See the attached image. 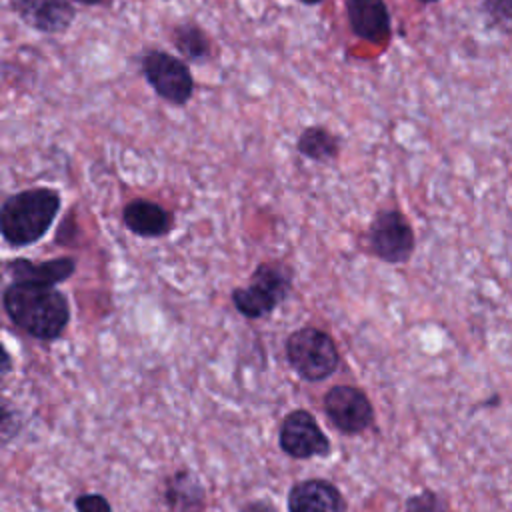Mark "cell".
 <instances>
[{
  "instance_id": "obj_19",
  "label": "cell",
  "mask_w": 512,
  "mask_h": 512,
  "mask_svg": "<svg viewBox=\"0 0 512 512\" xmlns=\"http://www.w3.org/2000/svg\"><path fill=\"white\" fill-rule=\"evenodd\" d=\"M486 8L490 16L502 22H512V0H486Z\"/></svg>"
},
{
  "instance_id": "obj_3",
  "label": "cell",
  "mask_w": 512,
  "mask_h": 512,
  "mask_svg": "<svg viewBox=\"0 0 512 512\" xmlns=\"http://www.w3.org/2000/svg\"><path fill=\"white\" fill-rule=\"evenodd\" d=\"M284 350L292 370L308 382L326 380L336 372L340 362L332 336L314 326H304L288 334Z\"/></svg>"
},
{
  "instance_id": "obj_10",
  "label": "cell",
  "mask_w": 512,
  "mask_h": 512,
  "mask_svg": "<svg viewBox=\"0 0 512 512\" xmlns=\"http://www.w3.org/2000/svg\"><path fill=\"white\" fill-rule=\"evenodd\" d=\"M350 30L372 44H386L392 32L390 10L384 0H346Z\"/></svg>"
},
{
  "instance_id": "obj_14",
  "label": "cell",
  "mask_w": 512,
  "mask_h": 512,
  "mask_svg": "<svg viewBox=\"0 0 512 512\" xmlns=\"http://www.w3.org/2000/svg\"><path fill=\"white\" fill-rule=\"evenodd\" d=\"M164 500L172 512H202L206 490L194 472L178 470L166 478Z\"/></svg>"
},
{
  "instance_id": "obj_22",
  "label": "cell",
  "mask_w": 512,
  "mask_h": 512,
  "mask_svg": "<svg viewBox=\"0 0 512 512\" xmlns=\"http://www.w3.org/2000/svg\"><path fill=\"white\" fill-rule=\"evenodd\" d=\"M300 4H304V6H318V4H322L324 0H298Z\"/></svg>"
},
{
  "instance_id": "obj_8",
  "label": "cell",
  "mask_w": 512,
  "mask_h": 512,
  "mask_svg": "<svg viewBox=\"0 0 512 512\" xmlns=\"http://www.w3.org/2000/svg\"><path fill=\"white\" fill-rule=\"evenodd\" d=\"M278 442L284 454L296 460L328 456L330 440L308 410H292L284 416Z\"/></svg>"
},
{
  "instance_id": "obj_17",
  "label": "cell",
  "mask_w": 512,
  "mask_h": 512,
  "mask_svg": "<svg viewBox=\"0 0 512 512\" xmlns=\"http://www.w3.org/2000/svg\"><path fill=\"white\" fill-rule=\"evenodd\" d=\"M404 512H448V506L438 492L426 488L406 500Z\"/></svg>"
},
{
  "instance_id": "obj_9",
  "label": "cell",
  "mask_w": 512,
  "mask_h": 512,
  "mask_svg": "<svg viewBox=\"0 0 512 512\" xmlns=\"http://www.w3.org/2000/svg\"><path fill=\"white\" fill-rule=\"evenodd\" d=\"M12 12L40 34H64L76 20L70 0H8Z\"/></svg>"
},
{
  "instance_id": "obj_23",
  "label": "cell",
  "mask_w": 512,
  "mask_h": 512,
  "mask_svg": "<svg viewBox=\"0 0 512 512\" xmlns=\"http://www.w3.org/2000/svg\"><path fill=\"white\" fill-rule=\"evenodd\" d=\"M416 2H420V4H436L440 0H416Z\"/></svg>"
},
{
  "instance_id": "obj_7",
  "label": "cell",
  "mask_w": 512,
  "mask_h": 512,
  "mask_svg": "<svg viewBox=\"0 0 512 512\" xmlns=\"http://www.w3.org/2000/svg\"><path fill=\"white\" fill-rule=\"evenodd\" d=\"M324 412L330 424L348 436L360 434L374 424V408L368 396L348 384L332 386L324 394Z\"/></svg>"
},
{
  "instance_id": "obj_13",
  "label": "cell",
  "mask_w": 512,
  "mask_h": 512,
  "mask_svg": "<svg viewBox=\"0 0 512 512\" xmlns=\"http://www.w3.org/2000/svg\"><path fill=\"white\" fill-rule=\"evenodd\" d=\"M76 270V260L70 256L54 258L48 262H30L26 258H16L6 264V272L14 282H34V284H58L70 278Z\"/></svg>"
},
{
  "instance_id": "obj_2",
  "label": "cell",
  "mask_w": 512,
  "mask_h": 512,
  "mask_svg": "<svg viewBox=\"0 0 512 512\" xmlns=\"http://www.w3.org/2000/svg\"><path fill=\"white\" fill-rule=\"evenodd\" d=\"M62 206L60 192L48 186H34L4 198L0 208V230L6 244L22 248L38 242Z\"/></svg>"
},
{
  "instance_id": "obj_20",
  "label": "cell",
  "mask_w": 512,
  "mask_h": 512,
  "mask_svg": "<svg viewBox=\"0 0 512 512\" xmlns=\"http://www.w3.org/2000/svg\"><path fill=\"white\" fill-rule=\"evenodd\" d=\"M240 512H278L268 500H250L246 502Z\"/></svg>"
},
{
  "instance_id": "obj_4",
  "label": "cell",
  "mask_w": 512,
  "mask_h": 512,
  "mask_svg": "<svg viewBox=\"0 0 512 512\" xmlns=\"http://www.w3.org/2000/svg\"><path fill=\"white\" fill-rule=\"evenodd\" d=\"M292 274L284 264L262 262L250 276V284L232 292L234 308L246 318H262L286 300Z\"/></svg>"
},
{
  "instance_id": "obj_1",
  "label": "cell",
  "mask_w": 512,
  "mask_h": 512,
  "mask_svg": "<svg viewBox=\"0 0 512 512\" xmlns=\"http://www.w3.org/2000/svg\"><path fill=\"white\" fill-rule=\"evenodd\" d=\"M8 318L32 338L54 340L70 322L66 296L50 284L12 282L2 296Z\"/></svg>"
},
{
  "instance_id": "obj_12",
  "label": "cell",
  "mask_w": 512,
  "mask_h": 512,
  "mask_svg": "<svg viewBox=\"0 0 512 512\" xmlns=\"http://www.w3.org/2000/svg\"><path fill=\"white\" fill-rule=\"evenodd\" d=\"M124 226L142 238H160L172 228V214L158 202L146 198L130 200L122 210Z\"/></svg>"
},
{
  "instance_id": "obj_6",
  "label": "cell",
  "mask_w": 512,
  "mask_h": 512,
  "mask_svg": "<svg viewBox=\"0 0 512 512\" xmlns=\"http://www.w3.org/2000/svg\"><path fill=\"white\" fill-rule=\"evenodd\" d=\"M368 246L376 258L388 264H404L416 246L412 224L400 210H378L368 226Z\"/></svg>"
},
{
  "instance_id": "obj_21",
  "label": "cell",
  "mask_w": 512,
  "mask_h": 512,
  "mask_svg": "<svg viewBox=\"0 0 512 512\" xmlns=\"http://www.w3.org/2000/svg\"><path fill=\"white\" fill-rule=\"evenodd\" d=\"M72 2H78V4H82V6H96V4H100L102 0H72Z\"/></svg>"
},
{
  "instance_id": "obj_16",
  "label": "cell",
  "mask_w": 512,
  "mask_h": 512,
  "mask_svg": "<svg viewBox=\"0 0 512 512\" xmlns=\"http://www.w3.org/2000/svg\"><path fill=\"white\" fill-rule=\"evenodd\" d=\"M170 40L176 46V50L182 54L184 60L194 64H204L212 56V42L204 28H200L196 22L186 20L172 28Z\"/></svg>"
},
{
  "instance_id": "obj_18",
  "label": "cell",
  "mask_w": 512,
  "mask_h": 512,
  "mask_svg": "<svg viewBox=\"0 0 512 512\" xmlns=\"http://www.w3.org/2000/svg\"><path fill=\"white\" fill-rule=\"evenodd\" d=\"M74 508L76 512H112L110 502L102 496V494H80L74 500Z\"/></svg>"
},
{
  "instance_id": "obj_15",
  "label": "cell",
  "mask_w": 512,
  "mask_h": 512,
  "mask_svg": "<svg viewBox=\"0 0 512 512\" xmlns=\"http://www.w3.org/2000/svg\"><path fill=\"white\" fill-rule=\"evenodd\" d=\"M296 150L312 162H330L340 154V138L326 126L312 124L298 134Z\"/></svg>"
},
{
  "instance_id": "obj_11",
  "label": "cell",
  "mask_w": 512,
  "mask_h": 512,
  "mask_svg": "<svg viewBox=\"0 0 512 512\" xmlns=\"http://www.w3.org/2000/svg\"><path fill=\"white\" fill-rule=\"evenodd\" d=\"M288 512H346L342 492L324 478L296 482L288 490Z\"/></svg>"
},
{
  "instance_id": "obj_5",
  "label": "cell",
  "mask_w": 512,
  "mask_h": 512,
  "mask_svg": "<svg viewBox=\"0 0 512 512\" xmlns=\"http://www.w3.org/2000/svg\"><path fill=\"white\" fill-rule=\"evenodd\" d=\"M140 72L156 96L168 104L186 106L194 96L196 82L190 66L166 50L150 48L142 52Z\"/></svg>"
}]
</instances>
